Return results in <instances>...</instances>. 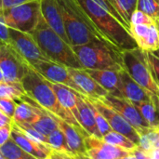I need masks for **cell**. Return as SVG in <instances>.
Segmentation results:
<instances>
[{
  "instance_id": "obj_1",
  "label": "cell",
  "mask_w": 159,
  "mask_h": 159,
  "mask_svg": "<svg viewBox=\"0 0 159 159\" xmlns=\"http://www.w3.org/2000/svg\"><path fill=\"white\" fill-rule=\"evenodd\" d=\"M21 86L24 89L25 95L35 102L39 106L76 128L85 138L89 136V134L82 128L75 116L61 105L53 89L51 88L50 82L45 79L27 61H25V69L21 79Z\"/></svg>"
},
{
  "instance_id": "obj_2",
  "label": "cell",
  "mask_w": 159,
  "mask_h": 159,
  "mask_svg": "<svg viewBox=\"0 0 159 159\" xmlns=\"http://www.w3.org/2000/svg\"><path fill=\"white\" fill-rule=\"evenodd\" d=\"M104 41L118 50L138 48L129 30L94 0H76Z\"/></svg>"
},
{
  "instance_id": "obj_3",
  "label": "cell",
  "mask_w": 159,
  "mask_h": 159,
  "mask_svg": "<svg viewBox=\"0 0 159 159\" xmlns=\"http://www.w3.org/2000/svg\"><path fill=\"white\" fill-rule=\"evenodd\" d=\"M58 3L71 46L84 45L95 40L105 42L76 0H58Z\"/></svg>"
},
{
  "instance_id": "obj_4",
  "label": "cell",
  "mask_w": 159,
  "mask_h": 159,
  "mask_svg": "<svg viewBox=\"0 0 159 159\" xmlns=\"http://www.w3.org/2000/svg\"><path fill=\"white\" fill-rule=\"evenodd\" d=\"M32 34L48 60L69 68L83 69L72 46L48 26L42 15Z\"/></svg>"
},
{
  "instance_id": "obj_5",
  "label": "cell",
  "mask_w": 159,
  "mask_h": 159,
  "mask_svg": "<svg viewBox=\"0 0 159 159\" xmlns=\"http://www.w3.org/2000/svg\"><path fill=\"white\" fill-rule=\"evenodd\" d=\"M72 48L84 70L123 68L121 51L103 41L95 40Z\"/></svg>"
},
{
  "instance_id": "obj_6",
  "label": "cell",
  "mask_w": 159,
  "mask_h": 159,
  "mask_svg": "<svg viewBox=\"0 0 159 159\" xmlns=\"http://www.w3.org/2000/svg\"><path fill=\"white\" fill-rule=\"evenodd\" d=\"M123 69L139 85L154 95H159V88L152 76L145 51L139 48L121 51Z\"/></svg>"
},
{
  "instance_id": "obj_7",
  "label": "cell",
  "mask_w": 159,
  "mask_h": 159,
  "mask_svg": "<svg viewBox=\"0 0 159 159\" xmlns=\"http://www.w3.org/2000/svg\"><path fill=\"white\" fill-rule=\"evenodd\" d=\"M40 17V0L0 10V19L8 28L28 34H33Z\"/></svg>"
},
{
  "instance_id": "obj_8",
  "label": "cell",
  "mask_w": 159,
  "mask_h": 159,
  "mask_svg": "<svg viewBox=\"0 0 159 159\" xmlns=\"http://www.w3.org/2000/svg\"><path fill=\"white\" fill-rule=\"evenodd\" d=\"M100 101L120 114L141 136L155 129L148 124V122L143 117L139 110L129 101L124 98H117L110 94L102 97V99H100Z\"/></svg>"
},
{
  "instance_id": "obj_9",
  "label": "cell",
  "mask_w": 159,
  "mask_h": 159,
  "mask_svg": "<svg viewBox=\"0 0 159 159\" xmlns=\"http://www.w3.org/2000/svg\"><path fill=\"white\" fill-rule=\"evenodd\" d=\"M25 61L10 45L0 44V69L3 74L4 82L21 84Z\"/></svg>"
},
{
  "instance_id": "obj_10",
  "label": "cell",
  "mask_w": 159,
  "mask_h": 159,
  "mask_svg": "<svg viewBox=\"0 0 159 159\" xmlns=\"http://www.w3.org/2000/svg\"><path fill=\"white\" fill-rule=\"evenodd\" d=\"M9 36L10 42L8 45H10L12 48L28 63L39 60H48L41 51L32 34L9 28Z\"/></svg>"
},
{
  "instance_id": "obj_11",
  "label": "cell",
  "mask_w": 159,
  "mask_h": 159,
  "mask_svg": "<svg viewBox=\"0 0 159 159\" xmlns=\"http://www.w3.org/2000/svg\"><path fill=\"white\" fill-rule=\"evenodd\" d=\"M89 100L95 106L98 112L108 121L110 127L114 131L123 134L124 136L129 138L132 143H134L137 146L139 145L141 135L120 114H118L116 111L104 104L100 100H94L89 98Z\"/></svg>"
},
{
  "instance_id": "obj_12",
  "label": "cell",
  "mask_w": 159,
  "mask_h": 159,
  "mask_svg": "<svg viewBox=\"0 0 159 159\" xmlns=\"http://www.w3.org/2000/svg\"><path fill=\"white\" fill-rule=\"evenodd\" d=\"M30 64L48 81L65 85L81 94L79 88L75 85L70 75L68 67L65 65L52 61L50 60H39Z\"/></svg>"
},
{
  "instance_id": "obj_13",
  "label": "cell",
  "mask_w": 159,
  "mask_h": 159,
  "mask_svg": "<svg viewBox=\"0 0 159 159\" xmlns=\"http://www.w3.org/2000/svg\"><path fill=\"white\" fill-rule=\"evenodd\" d=\"M129 32L142 50L159 51V30L156 21L147 24H131Z\"/></svg>"
},
{
  "instance_id": "obj_14",
  "label": "cell",
  "mask_w": 159,
  "mask_h": 159,
  "mask_svg": "<svg viewBox=\"0 0 159 159\" xmlns=\"http://www.w3.org/2000/svg\"><path fill=\"white\" fill-rule=\"evenodd\" d=\"M85 145L87 148L85 157L89 159H120L130 155L129 151L111 145L92 136L85 138Z\"/></svg>"
},
{
  "instance_id": "obj_15",
  "label": "cell",
  "mask_w": 159,
  "mask_h": 159,
  "mask_svg": "<svg viewBox=\"0 0 159 159\" xmlns=\"http://www.w3.org/2000/svg\"><path fill=\"white\" fill-rule=\"evenodd\" d=\"M68 69L72 79L79 88L82 95L89 99L100 100L108 94V92L86 70L69 67Z\"/></svg>"
},
{
  "instance_id": "obj_16",
  "label": "cell",
  "mask_w": 159,
  "mask_h": 159,
  "mask_svg": "<svg viewBox=\"0 0 159 159\" xmlns=\"http://www.w3.org/2000/svg\"><path fill=\"white\" fill-rule=\"evenodd\" d=\"M10 138L27 154L36 159H45L50 156L52 149L41 143L29 136H27L19 127L12 121L11 123V136Z\"/></svg>"
},
{
  "instance_id": "obj_17",
  "label": "cell",
  "mask_w": 159,
  "mask_h": 159,
  "mask_svg": "<svg viewBox=\"0 0 159 159\" xmlns=\"http://www.w3.org/2000/svg\"><path fill=\"white\" fill-rule=\"evenodd\" d=\"M40 12L48 26L63 40L70 44L64 29L62 15L58 0H40Z\"/></svg>"
},
{
  "instance_id": "obj_18",
  "label": "cell",
  "mask_w": 159,
  "mask_h": 159,
  "mask_svg": "<svg viewBox=\"0 0 159 159\" xmlns=\"http://www.w3.org/2000/svg\"><path fill=\"white\" fill-rule=\"evenodd\" d=\"M122 69V68H121ZM121 69H106V70H86L107 92L108 94L123 98L121 93L120 70Z\"/></svg>"
},
{
  "instance_id": "obj_19",
  "label": "cell",
  "mask_w": 159,
  "mask_h": 159,
  "mask_svg": "<svg viewBox=\"0 0 159 159\" xmlns=\"http://www.w3.org/2000/svg\"><path fill=\"white\" fill-rule=\"evenodd\" d=\"M77 108L79 112V124L89 134V136L102 140V135L98 129L93 105L88 97L78 94Z\"/></svg>"
},
{
  "instance_id": "obj_20",
  "label": "cell",
  "mask_w": 159,
  "mask_h": 159,
  "mask_svg": "<svg viewBox=\"0 0 159 159\" xmlns=\"http://www.w3.org/2000/svg\"><path fill=\"white\" fill-rule=\"evenodd\" d=\"M119 75L121 81V93L124 99L132 103L151 101L152 93L134 81L126 70L122 68Z\"/></svg>"
},
{
  "instance_id": "obj_21",
  "label": "cell",
  "mask_w": 159,
  "mask_h": 159,
  "mask_svg": "<svg viewBox=\"0 0 159 159\" xmlns=\"http://www.w3.org/2000/svg\"><path fill=\"white\" fill-rule=\"evenodd\" d=\"M56 123L58 124L59 129L63 132L67 144L73 154V156H85L87 148L85 145V137L84 135L74 126L70 125L66 121L62 120L59 116L50 113Z\"/></svg>"
},
{
  "instance_id": "obj_22",
  "label": "cell",
  "mask_w": 159,
  "mask_h": 159,
  "mask_svg": "<svg viewBox=\"0 0 159 159\" xmlns=\"http://www.w3.org/2000/svg\"><path fill=\"white\" fill-rule=\"evenodd\" d=\"M51 88L53 89L57 99L61 105L71 115L75 116V118L79 123V112L77 108V91L74 90L73 89L62 85V84H57V83H51Z\"/></svg>"
},
{
  "instance_id": "obj_23",
  "label": "cell",
  "mask_w": 159,
  "mask_h": 159,
  "mask_svg": "<svg viewBox=\"0 0 159 159\" xmlns=\"http://www.w3.org/2000/svg\"><path fill=\"white\" fill-rule=\"evenodd\" d=\"M36 105L39 109V117L34 123L31 124V126L34 129H35L42 135L48 137L55 129H59L58 124L56 123V121L52 117L50 112L45 110L44 108L39 106L37 103H36Z\"/></svg>"
},
{
  "instance_id": "obj_24",
  "label": "cell",
  "mask_w": 159,
  "mask_h": 159,
  "mask_svg": "<svg viewBox=\"0 0 159 159\" xmlns=\"http://www.w3.org/2000/svg\"><path fill=\"white\" fill-rule=\"evenodd\" d=\"M133 105L139 110L143 117L153 129H159V109L157 108L152 100L149 102H134Z\"/></svg>"
},
{
  "instance_id": "obj_25",
  "label": "cell",
  "mask_w": 159,
  "mask_h": 159,
  "mask_svg": "<svg viewBox=\"0 0 159 159\" xmlns=\"http://www.w3.org/2000/svg\"><path fill=\"white\" fill-rule=\"evenodd\" d=\"M111 2L129 30L130 26L131 16L137 9L138 0H111Z\"/></svg>"
},
{
  "instance_id": "obj_26",
  "label": "cell",
  "mask_w": 159,
  "mask_h": 159,
  "mask_svg": "<svg viewBox=\"0 0 159 159\" xmlns=\"http://www.w3.org/2000/svg\"><path fill=\"white\" fill-rule=\"evenodd\" d=\"M0 152L6 159H36L24 152L11 138L0 147Z\"/></svg>"
},
{
  "instance_id": "obj_27",
  "label": "cell",
  "mask_w": 159,
  "mask_h": 159,
  "mask_svg": "<svg viewBox=\"0 0 159 159\" xmlns=\"http://www.w3.org/2000/svg\"><path fill=\"white\" fill-rule=\"evenodd\" d=\"M24 96L25 92L21 84H9L6 82L0 83V98L19 102L21 101Z\"/></svg>"
},
{
  "instance_id": "obj_28",
  "label": "cell",
  "mask_w": 159,
  "mask_h": 159,
  "mask_svg": "<svg viewBox=\"0 0 159 159\" xmlns=\"http://www.w3.org/2000/svg\"><path fill=\"white\" fill-rule=\"evenodd\" d=\"M102 140L106 143H109L111 145L123 148V149H125L127 151H129V152L137 147V145L134 143H132L129 138H127L123 134H120V133L116 132L114 130H112L111 132H109L105 136H103Z\"/></svg>"
},
{
  "instance_id": "obj_29",
  "label": "cell",
  "mask_w": 159,
  "mask_h": 159,
  "mask_svg": "<svg viewBox=\"0 0 159 159\" xmlns=\"http://www.w3.org/2000/svg\"><path fill=\"white\" fill-rule=\"evenodd\" d=\"M48 145L54 151L73 155L68 144H67L66 138H65L63 132L60 129H55L48 137Z\"/></svg>"
},
{
  "instance_id": "obj_30",
  "label": "cell",
  "mask_w": 159,
  "mask_h": 159,
  "mask_svg": "<svg viewBox=\"0 0 159 159\" xmlns=\"http://www.w3.org/2000/svg\"><path fill=\"white\" fill-rule=\"evenodd\" d=\"M137 9L143 11L154 20H159V0H138Z\"/></svg>"
},
{
  "instance_id": "obj_31",
  "label": "cell",
  "mask_w": 159,
  "mask_h": 159,
  "mask_svg": "<svg viewBox=\"0 0 159 159\" xmlns=\"http://www.w3.org/2000/svg\"><path fill=\"white\" fill-rule=\"evenodd\" d=\"M158 51L156 52H147L145 51L146 58L151 69L152 76L154 78V81L159 88V54Z\"/></svg>"
},
{
  "instance_id": "obj_32",
  "label": "cell",
  "mask_w": 159,
  "mask_h": 159,
  "mask_svg": "<svg viewBox=\"0 0 159 159\" xmlns=\"http://www.w3.org/2000/svg\"><path fill=\"white\" fill-rule=\"evenodd\" d=\"M93 105V104H92ZM93 110H94V113H95V117H96V123H97V127H98V129L99 131L101 132V134L103 136H105L107 133L111 132L113 129L112 128L110 127L108 121L98 112V110L95 108V106L93 105Z\"/></svg>"
},
{
  "instance_id": "obj_33",
  "label": "cell",
  "mask_w": 159,
  "mask_h": 159,
  "mask_svg": "<svg viewBox=\"0 0 159 159\" xmlns=\"http://www.w3.org/2000/svg\"><path fill=\"white\" fill-rule=\"evenodd\" d=\"M16 106H17V102L9 99L0 98V111H2L5 115H7L11 119L14 116Z\"/></svg>"
},
{
  "instance_id": "obj_34",
  "label": "cell",
  "mask_w": 159,
  "mask_h": 159,
  "mask_svg": "<svg viewBox=\"0 0 159 159\" xmlns=\"http://www.w3.org/2000/svg\"><path fill=\"white\" fill-rule=\"evenodd\" d=\"M154 21L156 20H154L152 18L147 16L145 13H143L141 10L136 9L131 16L130 25L131 24H147V23H152Z\"/></svg>"
},
{
  "instance_id": "obj_35",
  "label": "cell",
  "mask_w": 159,
  "mask_h": 159,
  "mask_svg": "<svg viewBox=\"0 0 159 159\" xmlns=\"http://www.w3.org/2000/svg\"><path fill=\"white\" fill-rule=\"evenodd\" d=\"M33 1H38V0H0V10L15 7Z\"/></svg>"
},
{
  "instance_id": "obj_36",
  "label": "cell",
  "mask_w": 159,
  "mask_h": 159,
  "mask_svg": "<svg viewBox=\"0 0 159 159\" xmlns=\"http://www.w3.org/2000/svg\"><path fill=\"white\" fill-rule=\"evenodd\" d=\"M9 42H10L9 28L0 19V43L1 44H7V45H8Z\"/></svg>"
},
{
  "instance_id": "obj_37",
  "label": "cell",
  "mask_w": 159,
  "mask_h": 159,
  "mask_svg": "<svg viewBox=\"0 0 159 159\" xmlns=\"http://www.w3.org/2000/svg\"><path fill=\"white\" fill-rule=\"evenodd\" d=\"M137 147L140 148L142 151H143V152H145V153H150V152L154 149V146H153L151 141L149 140V138L147 137L146 134L141 136L140 143H139V145H138Z\"/></svg>"
},
{
  "instance_id": "obj_38",
  "label": "cell",
  "mask_w": 159,
  "mask_h": 159,
  "mask_svg": "<svg viewBox=\"0 0 159 159\" xmlns=\"http://www.w3.org/2000/svg\"><path fill=\"white\" fill-rule=\"evenodd\" d=\"M11 136V124L0 128V147L5 144Z\"/></svg>"
},
{
  "instance_id": "obj_39",
  "label": "cell",
  "mask_w": 159,
  "mask_h": 159,
  "mask_svg": "<svg viewBox=\"0 0 159 159\" xmlns=\"http://www.w3.org/2000/svg\"><path fill=\"white\" fill-rule=\"evenodd\" d=\"M50 157L51 159H75V156L73 155H69L66 153H61L54 150H52V152L50 153Z\"/></svg>"
},
{
  "instance_id": "obj_40",
  "label": "cell",
  "mask_w": 159,
  "mask_h": 159,
  "mask_svg": "<svg viewBox=\"0 0 159 159\" xmlns=\"http://www.w3.org/2000/svg\"><path fill=\"white\" fill-rule=\"evenodd\" d=\"M130 153L137 159H151L148 153H145V152L142 151L138 147H136L135 149H133L132 151H130Z\"/></svg>"
},
{
  "instance_id": "obj_41",
  "label": "cell",
  "mask_w": 159,
  "mask_h": 159,
  "mask_svg": "<svg viewBox=\"0 0 159 159\" xmlns=\"http://www.w3.org/2000/svg\"><path fill=\"white\" fill-rule=\"evenodd\" d=\"M12 123V119L5 115L2 111H0V128L6 125H10Z\"/></svg>"
},
{
  "instance_id": "obj_42",
  "label": "cell",
  "mask_w": 159,
  "mask_h": 159,
  "mask_svg": "<svg viewBox=\"0 0 159 159\" xmlns=\"http://www.w3.org/2000/svg\"><path fill=\"white\" fill-rule=\"evenodd\" d=\"M148 154H149L151 159H159V148H154Z\"/></svg>"
},
{
  "instance_id": "obj_43",
  "label": "cell",
  "mask_w": 159,
  "mask_h": 159,
  "mask_svg": "<svg viewBox=\"0 0 159 159\" xmlns=\"http://www.w3.org/2000/svg\"><path fill=\"white\" fill-rule=\"evenodd\" d=\"M121 159H137L131 153H130V155L129 156H128V157H123V158H121Z\"/></svg>"
},
{
  "instance_id": "obj_44",
  "label": "cell",
  "mask_w": 159,
  "mask_h": 159,
  "mask_svg": "<svg viewBox=\"0 0 159 159\" xmlns=\"http://www.w3.org/2000/svg\"><path fill=\"white\" fill-rule=\"evenodd\" d=\"M4 82V77H3V74H2V71L0 69V83Z\"/></svg>"
},
{
  "instance_id": "obj_45",
  "label": "cell",
  "mask_w": 159,
  "mask_h": 159,
  "mask_svg": "<svg viewBox=\"0 0 159 159\" xmlns=\"http://www.w3.org/2000/svg\"><path fill=\"white\" fill-rule=\"evenodd\" d=\"M0 159H6L5 157H4V156L2 155V153L0 152Z\"/></svg>"
},
{
  "instance_id": "obj_46",
  "label": "cell",
  "mask_w": 159,
  "mask_h": 159,
  "mask_svg": "<svg viewBox=\"0 0 159 159\" xmlns=\"http://www.w3.org/2000/svg\"><path fill=\"white\" fill-rule=\"evenodd\" d=\"M75 159H83L81 157H80V156H75Z\"/></svg>"
},
{
  "instance_id": "obj_47",
  "label": "cell",
  "mask_w": 159,
  "mask_h": 159,
  "mask_svg": "<svg viewBox=\"0 0 159 159\" xmlns=\"http://www.w3.org/2000/svg\"><path fill=\"white\" fill-rule=\"evenodd\" d=\"M156 22H157V28L159 30V20H156Z\"/></svg>"
},
{
  "instance_id": "obj_48",
  "label": "cell",
  "mask_w": 159,
  "mask_h": 159,
  "mask_svg": "<svg viewBox=\"0 0 159 159\" xmlns=\"http://www.w3.org/2000/svg\"><path fill=\"white\" fill-rule=\"evenodd\" d=\"M80 157H82L83 159H89L88 157H85V156H80ZM120 159H121V158H120Z\"/></svg>"
},
{
  "instance_id": "obj_49",
  "label": "cell",
  "mask_w": 159,
  "mask_h": 159,
  "mask_svg": "<svg viewBox=\"0 0 159 159\" xmlns=\"http://www.w3.org/2000/svg\"><path fill=\"white\" fill-rule=\"evenodd\" d=\"M45 159H51V157H50V156H48V157H46V158H45Z\"/></svg>"
},
{
  "instance_id": "obj_50",
  "label": "cell",
  "mask_w": 159,
  "mask_h": 159,
  "mask_svg": "<svg viewBox=\"0 0 159 159\" xmlns=\"http://www.w3.org/2000/svg\"><path fill=\"white\" fill-rule=\"evenodd\" d=\"M157 97H158V102H159V95H158V96H157Z\"/></svg>"
},
{
  "instance_id": "obj_51",
  "label": "cell",
  "mask_w": 159,
  "mask_h": 159,
  "mask_svg": "<svg viewBox=\"0 0 159 159\" xmlns=\"http://www.w3.org/2000/svg\"><path fill=\"white\" fill-rule=\"evenodd\" d=\"M158 129V132H159V129Z\"/></svg>"
},
{
  "instance_id": "obj_52",
  "label": "cell",
  "mask_w": 159,
  "mask_h": 159,
  "mask_svg": "<svg viewBox=\"0 0 159 159\" xmlns=\"http://www.w3.org/2000/svg\"><path fill=\"white\" fill-rule=\"evenodd\" d=\"M0 44H1V43H0Z\"/></svg>"
}]
</instances>
